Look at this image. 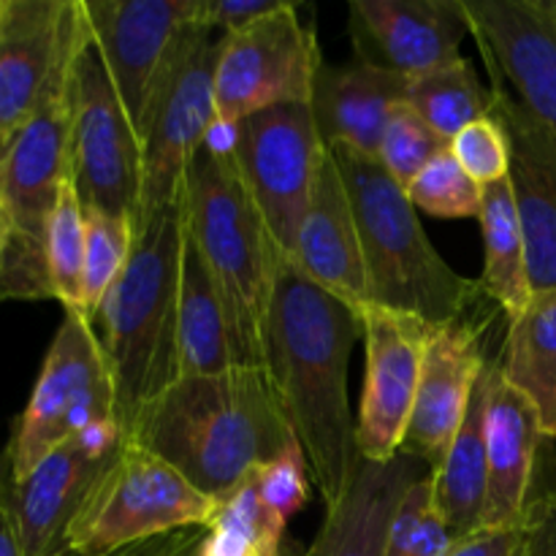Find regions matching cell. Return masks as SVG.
<instances>
[{"instance_id": "cell-45", "label": "cell", "mask_w": 556, "mask_h": 556, "mask_svg": "<svg viewBox=\"0 0 556 556\" xmlns=\"http://www.w3.org/2000/svg\"><path fill=\"white\" fill-rule=\"evenodd\" d=\"M0 3H3V0H0Z\"/></svg>"}, {"instance_id": "cell-6", "label": "cell", "mask_w": 556, "mask_h": 556, "mask_svg": "<svg viewBox=\"0 0 556 556\" xmlns=\"http://www.w3.org/2000/svg\"><path fill=\"white\" fill-rule=\"evenodd\" d=\"M96 427H117L112 372L92 320L79 309H65L5 448L11 481H25L43 456Z\"/></svg>"}, {"instance_id": "cell-29", "label": "cell", "mask_w": 556, "mask_h": 556, "mask_svg": "<svg viewBox=\"0 0 556 556\" xmlns=\"http://www.w3.org/2000/svg\"><path fill=\"white\" fill-rule=\"evenodd\" d=\"M405 103L448 141L467 125L492 117L494 112L492 87L478 79L467 58L410 76Z\"/></svg>"}, {"instance_id": "cell-30", "label": "cell", "mask_w": 556, "mask_h": 556, "mask_svg": "<svg viewBox=\"0 0 556 556\" xmlns=\"http://www.w3.org/2000/svg\"><path fill=\"white\" fill-rule=\"evenodd\" d=\"M85 210L71 179L60 188L47 226V269L54 302L85 313Z\"/></svg>"}, {"instance_id": "cell-24", "label": "cell", "mask_w": 556, "mask_h": 556, "mask_svg": "<svg viewBox=\"0 0 556 556\" xmlns=\"http://www.w3.org/2000/svg\"><path fill=\"white\" fill-rule=\"evenodd\" d=\"M492 358L481 369L472 389L470 407L445 454L434 470V503L451 527L456 541L481 530L486 503V402L492 383Z\"/></svg>"}, {"instance_id": "cell-33", "label": "cell", "mask_w": 556, "mask_h": 556, "mask_svg": "<svg viewBox=\"0 0 556 556\" xmlns=\"http://www.w3.org/2000/svg\"><path fill=\"white\" fill-rule=\"evenodd\" d=\"M405 190L413 206L429 215L456 217V220L481 215V185L467 177L451 147L429 161Z\"/></svg>"}, {"instance_id": "cell-20", "label": "cell", "mask_w": 556, "mask_h": 556, "mask_svg": "<svg viewBox=\"0 0 556 556\" xmlns=\"http://www.w3.org/2000/svg\"><path fill=\"white\" fill-rule=\"evenodd\" d=\"M288 261L296 264L315 286L345 302L358 318L369 307L356 215L329 147L320 157L296 248Z\"/></svg>"}, {"instance_id": "cell-44", "label": "cell", "mask_w": 556, "mask_h": 556, "mask_svg": "<svg viewBox=\"0 0 556 556\" xmlns=\"http://www.w3.org/2000/svg\"><path fill=\"white\" fill-rule=\"evenodd\" d=\"M0 212H3V195H0Z\"/></svg>"}, {"instance_id": "cell-7", "label": "cell", "mask_w": 556, "mask_h": 556, "mask_svg": "<svg viewBox=\"0 0 556 556\" xmlns=\"http://www.w3.org/2000/svg\"><path fill=\"white\" fill-rule=\"evenodd\" d=\"M68 179L85 210L134 220L141 210V139L117 96L85 20L71 81Z\"/></svg>"}, {"instance_id": "cell-3", "label": "cell", "mask_w": 556, "mask_h": 556, "mask_svg": "<svg viewBox=\"0 0 556 556\" xmlns=\"http://www.w3.org/2000/svg\"><path fill=\"white\" fill-rule=\"evenodd\" d=\"M185 231V195L141 220L128 264L96 315V320H101V345L114 383L117 429L125 440L147 407L182 375L179 280Z\"/></svg>"}, {"instance_id": "cell-31", "label": "cell", "mask_w": 556, "mask_h": 556, "mask_svg": "<svg viewBox=\"0 0 556 556\" xmlns=\"http://www.w3.org/2000/svg\"><path fill=\"white\" fill-rule=\"evenodd\" d=\"M85 315L96 320L109 288L114 286L119 271L128 264V255L134 250L136 226L128 217L85 210Z\"/></svg>"}, {"instance_id": "cell-13", "label": "cell", "mask_w": 556, "mask_h": 556, "mask_svg": "<svg viewBox=\"0 0 556 556\" xmlns=\"http://www.w3.org/2000/svg\"><path fill=\"white\" fill-rule=\"evenodd\" d=\"M123 451L125 438L117 427L87 429L43 456L25 481L14 483L11 505L22 554H71V527Z\"/></svg>"}, {"instance_id": "cell-25", "label": "cell", "mask_w": 556, "mask_h": 556, "mask_svg": "<svg viewBox=\"0 0 556 556\" xmlns=\"http://www.w3.org/2000/svg\"><path fill=\"white\" fill-rule=\"evenodd\" d=\"M500 372L532 402L543 434L556 438V291H535L508 324Z\"/></svg>"}, {"instance_id": "cell-35", "label": "cell", "mask_w": 556, "mask_h": 556, "mask_svg": "<svg viewBox=\"0 0 556 556\" xmlns=\"http://www.w3.org/2000/svg\"><path fill=\"white\" fill-rule=\"evenodd\" d=\"M451 152L476 185L500 182L510 174V144L500 119L483 117L451 139Z\"/></svg>"}, {"instance_id": "cell-39", "label": "cell", "mask_w": 556, "mask_h": 556, "mask_svg": "<svg viewBox=\"0 0 556 556\" xmlns=\"http://www.w3.org/2000/svg\"><path fill=\"white\" fill-rule=\"evenodd\" d=\"M206 527H193V530H179V532H168V535L161 538H150V541L134 543V546L123 548V552L112 554V556H182L190 546L204 538Z\"/></svg>"}, {"instance_id": "cell-11", "label": "cell", "mask_w": 556, "mask_h": 556, "mask_svg": "<svg viewBox=\"0 0 556 556\" xmlns=\"http://www.w3.org/2000/svg\"><path fill=\"white\" fill-rule=\"evenodd\" d=\"M231 128L228 152L239 177L264 215L280 253L291 258L326 152L313 109L309 103L275 106L250 114Z\"/></svg>"}, {"instance_id": "cell-42", "label": "cell", "mask_w": 556, "mask_h": 556, "mask_svg": "<svg viewBox=\"0 0 556 556\" xmlns=\"http://www.w3.org/2000/svg\"><path fill=\"white\" fill-rule=\"evenodd\" d=\"M538 5H541V11H543V16L548 20V25L556 30V0H538Z\"/></svg>"}, {"instance_id": "cell-23", "label": "cell", "mask_w": 556, "mask_h": 556, "mask_svg": "<svg viewBox=\"0 0 556 556\" xmlns=\"http://www.w3.org/2000/svg\"><path fill=\"white\" fill-rule=\"evenodd\" d=\"M410 76L375 65H320L313 87L315 128L326 147H348L358 155L378 157L380 139L391 114L405 103Z\"/></svg>"}, {"instance_id": "cell-17", "label": "cell", "mask_w": 556, "mask_h": 556, "mask_svg": "<svg viewBox=\"0 0 556 556\" xmlns=\"http://www.w3.org/2000/svg\"><path fill=\"white\" fill-rule=\"evenodd\" d=\"M494 117L510 144V188L527 242L530 288L556 291V139L500 81L492 79Z\"/></svg>"}, {"instance_id": "cell-21", "label": "cell", "mask_w": 556, "mask_h": 556, "mask_svg": "<svg viewBox=\"0 0 556 556\" xmlns=\"http://www.w3.org/2000/svg\"><path fill=\"white\" fill-rule=\"evenodd\" d=\"M543 434L532 402L492 364L486 402V503L481 530L521 525L535 489Z\"/></svg>"}, {"instance_id": "cell-43", "label": "cell", "mask_w": 556, "mask_h": 556, "mask_svg": "<svg viewBox=\"0 0 556 556\" xmlns=\"http://www.w3.org/2000/svg\"><path fill=\"white\" fill-rule=\"evenodd\" d=\"M199 543H201V541H199ZM199 543H195V546H190L188 552H185L182 556H199Z\"/></svg>"}, {"instance_id": "cell-10", "label": "cell", "mask_w": 556, "mask_h": 556, "mask_svg": "<svg viewBox=\"0 0 556 556\" xmlns=\"http://www.w3.org/2000/svg\"><path fill=\"white\" fill-rule=\"evenodd\" d=\"M324 65L315 30L299 16V3L220 36L215 65L217 125H237L250 114L313 101Z\"/></svg>"}, {"instance_id": "cell-1", "label": "cell", "mask_w": 556, "mask_h": 556, "mask_svg": "<svg viewBox=\"0 0 556 556\" xmlns=\"http://www.w3.org/2000/svg\"><path fill=\"white\" fill-rule=\"evenodd\" d=\"M362 337V318L282 255L264 326V369L326 510L345 497L362 459L348 402V367Z\"/></svg>"}, {"instance_id": "cell-32", "label": "cell", "mask_w": 556, "mask_h": 556, "mask_svg": "<svg viewBox=\"0 0 556 556\" xmlns=\"http://www.w3.org/2000/svg\"><path fill=\"white\" fill-rule=\"evenodd\" d=\"M456 543L434 503V472L418 478L402 497L386 543V556H445Z\"/></svg>"}, {"instance_id": "cell-4", "label": "cell", "mask_w": 556, "mask_h": 556, "mask_svg": "<svg viewBox=\"0 0 556 556\" xmlns=\"http://www.w3.org/2000/svg\"><path fill=\"white\" fill-rule=\"evenodd\" d=\"M345 179L362 242L369 304L429 326L470 320L489 302L481 282L459 275L434 250L407 190L378 157L329 147Z\"/></svg>"}, {"instance_id": "cell-16", "label": "cell", "mask_w": 556, "mask_h": 556, "mask_svg": "<svg viewBox=\"0 0 556 556\" xmlns=\"http://www.w3.org/2000/svg\"><path fill=\"white\" fill-rule=\"evenodd\" d=\"M465 9L489 76L556 139V30L538 0H465Z\"/></svg>"}, {"instance_id": "cell-36", "label": "cell", "mask_w": 556, "mask_h": 556, "mask_svg": "<svg viewBox=\"0 0 556 556\" xmlns=\"http://www.w3.org/2000/svg\"><path fill=\"white\" fill-rule=\"evenodd\" d=\"M255 481H258L264 503L269 505L282 521H288L293 514H299V510L307 505L309 470L307 459H304L299 445H291V448L282 451L277 459L258 467V470H255Z\"/></svg>"}, {"instance_id": "cell-2", "label": "cell", "mask_w": 556, "mask_h": 556, "mask_svg": "<svg viewBox=\"0 0 556 556\" xmlns=\"http://www.w3.org/2000/svg\"><path fill=\"white\" fill-rule=\"evenodd\" d=\"M125 443L155 454L215 503L299 445L261 367L182 375L147 407Z\"/></svg>"}, {"instance_id": "cell-34", "label": "cell", "mask_w": 556, "mask_h": 556, "mask_svg": "<svg viewBox=\"0 0 556 556\" xmlns=\"http://www.w3.org/2000/svg\"><path fill=\"white\" fill-rule=\"evenodd\" d=\"M448 147L451 141L445 136H440L421 114L402 103L386 125L378 161L402 188H407L416 179V174Z\"/></svg>"}, {"instance_id": "cell-22", "label": "cell", "mask_w": 556, "mask_h": 556, "mask_svg": "<svg viewBox=\"0 0 556 556\" xmlns=\"http://www.w3.org/2000/svg\"><path fill=\"white\" fill-rule=\"evenodd\" d=\"M429 472H434L432 467L407 454L391 462H367L362 456L345 497L326 510L318 535L302 556H386L402 497Z\"/></svg>"}, {"instance_id": "cell-26", "label": "cell", "mask_w": 556, "mask_h": 556, "mask_svg": "<svg viewBox=\"0 0 556 556\" xmlns=\"http://www.w3.org/2000/svg\"><path fill=\"white\" fill-rule=\"evenodd\" d=\"M483 228V275L481 288L494 307L503 309L508 324L519 318L532 296L530 269H527V242L521 231L510 179L483 185L481 215Z\"/></svg>"}, {"instance_id": "cell-15", "label": "cell", "mask_w": 556, "mask_h": 556, "mask_svg": "<svg viewBox=\"0 0 556 556\" xmlns=\"http://www.w3.org/2000/svg\"><path fill=\"white\" fill-rule=\"evenodd\" d=\"M348 36L358 63L418 76L459 60L472 27L465 0H351Z\"/></svg>"}, {"instance_id": "cell-12", "label": "cell", "mask_w": 556, "mask_h": 556, "mask_svg": "<svg viewBox=\"0 0 556 556\" xmlns=\"http://www.w3.org/2000/svg\"><path fill=\"white\" fill-rule=\"evenodd\" d=\"M199 3L201 0H81L92 43L139 139L179 43L190 27L199 25Z\"/></svg>"}, {"instance_id": "cell-19", "label": "cell", "mask_w": 556, "mask_h": 556, "mask_svg": "<svg viewBox=\"0 0 556 556\" xmlns=\"http://www.w3.org/2000/svg\"><path fill=\"white\" fill-rule=\"evenodd\" d=\"M481 320L438 326L429 337L418 378L416 405L402 454L438 470L470 407L472 389L489 358L481 351Z\"/></svg>"}, {"instance_id": "cell-41", "label": "cell", "mask_w": 556, "mask_h": 556, "mask_svg": "<svg viewBox=\"0 0 556 556\" xmlns=\"http://www.w3.org/2000/svg\"><path fill=\"white\" fill-rule=\"evenodd\" d=\"M9 239H11V217L9 212H0V266H3V255H5V248H9Z\"/></svg>"}, {"instance_id": "cell-27", "label": "cell", "mask_w": 556, "mask_h": 556, "mask_svg": "<svg viewBox=\"0 0 556 556\" xmlns=\"http://www.w3.org/2000/svg\"><path fill=\"white\" fill-rule=\"evenodd\" d=\"M231 367H237V358L231 351L220 293L190 231H185L179 280V369L182 375H215Z\"/></svg>"}, {"instance_id": "cell-18", "label": "cell", "mask_w": 556, "mask_h": 556, "mask_svg": "<svg viewBox=\"0 0 556 556\" xmlns=\"http://www.w3.org/2000/svg\"><path fill=\"white\" fill-rule=\"evenodd\" d=\"M79 0L0 3V155L27 123L63 58Z\"/></svg>"}, {"instance_id": "cell-5", "label": "cell", "mask_w": 556, "mask_h": 556, "mask_svg": "<svg viewBox=\"0 0 556 556\" xmlns=\"http://www.w3.org/2000/svg\"><path fill=\"white\" fill-rule=\"evenodd\" d=\"M185 212L228 320L237 367L264 369V326L280 248L250 199L231 152L204 144L185 177Z\"/></svg>"}, {"instance_id": "cell-37", "label": "cell", "mask_w": 556, "mask_h": 556, "mask_svg": "<svg viewBox=\"0 0 556 556\" xmlns=\"http://www.w3.org/2000/svg\"><path fill=\"white\" fill-rule=\"evenodd\" d=\"M291 0H201L199 22L210 30H220V36L244 30L264 16L277 14Z\"/></svg>"}, {"instance_id": "cell-8", "label": "cell", "mask_w": 556, "mask_h": 556, "mask_svg": "<svg viewBox=\"0 0 556 556\" xmlns=\"http://www.w3.org/2000/svg\"><path fill=\"white\" fill-rule=\"evenodd\" d=\"M217 503L190 486L172 465L125 443L123 456L68 532L76 556H112L168 532L210 527Z\"/></svg>"}, {"instance_id": "cell-28", "label": "cell", "mask_w": 556, "mask_h": 556, "mask_svg": "<svg viewBox=\"0 0 556 556\" xmlns=\"http://www.w3.org/2000/svg\"><path fill=\"white\" fill-rule=\"evenodd\" d=\"M286 530L288 521L264 503L253 472L217 503L199 556H286Z\"/></svg>"}, {"instance_id": "cell-38", "label": "cell", "mask_w": 556, "mask_h": 556, "mask_svg": "<svg viewBox=\"0 0 556 556\" xmlns=\"http://www.w3.org/2000/svg\"><path fill=\"white\" fill-rule=\"evenodd\" d=\"M521 541H525V519L516 527L472 532V535L456 541L445 556H516Z\"/></svg>"}, {"instance_id": "cell-9", "label": "cell", "mask_w": 556, "mask_h": 556, "mask_svg": "<svg viewBox=\"0 0 556 556\" xmlns=\"http://www.w3.org/2000/svg\"><path fill=\"white\" fill-rule=\"evenodd\" d=\"M220 36L193 25L179 43L141 134L144 185L136 226L185 195V177L217 125L215 65Z\"/></svg>"}, {"instance_id": "cell-14", "label": "cell", "mask_w": 556, "mask_h": 556, "mask_svg": "<svg viewBox=\"0 0 556 556\" xmlns=\"http://www.w3.org/2000/svg\"><path fill=\"white\" fill-rule=\"evenodd\" d=\"M362 329L367 375L358 407L356 445L367 462H391L405 445L424 353L438 326L369 304L362 313Z\"/></svg>"}, {"instance_id": "cell-40", "label": "cell", "mask_w": 556, "mask_h": 556, "mask_svg": "<svg viewBox=\"0 0 556 556\" xmlns=\"http://www.w3.org/2000/svg\"><path fill=\"white\" fill-rule=\"evenodd\" d=\"M11 481L9 462H0V556H25L20 546V535H16V521H14V505H11ZM63 556H76L74 552Z\"/></svg>"}]
</instances>
